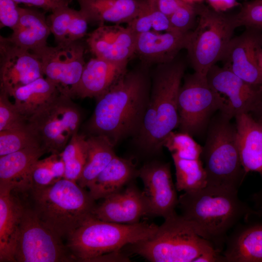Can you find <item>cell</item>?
Returning a JSON list of instances; mask_svg holds the SVG:
<instances>
[{"label":"cell","instance_id":"1","mask_svg":"<svg viewBox=\"0 0 262 262\" xmlns=\"http://www.w3.org/2000/svg\"><path fill=\"white\" fill-rule=\"evenodd\" d=\"M150 88L146 70H127L96 98V105L86 127L90 135L104 136L115 146L129 136H136L142 123Z\"/></svg>","mask_w":262,"mask_h":262},{"label":"cell","instance_id":"2","mask_svg":"<svg viewBox=\"0 0 262 262\" xmlns=\"http://www.w3.org/2000/svg\"><path fill=\"white\" fill-rule=\"evenodd\" d=\"M180 215L196 232L222 253L228 233L242 220L258 215L242 201L238 192L205 187L179 196Z\"/></svg>","mask_w":262,"mask_h":262},{"label":"cell","instance_id":"3","mask_svg":"<svg viewBox=\"0 0 262 262\" xmlns=\"http://www.w3.org/2000/svg\"><path fill=\"white\" fill-rule=\"evenodd\" d=\"M185 65L176 57L158 64L152 77L150 96L140 130L139 146L148 153L161 151L170 132L179 125L178 98Z\"/></svg>","mask_w":262,"mask_h":262},{"label":"cell","instance_id":"4","mask_svg":"<svg viewBox=\"0 0 262 262\" xmlns=\"http://www.w3.org/2000/svg\"><path fill=\"white\" fill-rule=\"evenodd\" d=\"M33 210L42 224L67 238L92 216L95 200L77 182L63 178L42 188H31Z\"/></svg>","mask_w":262,"mask_h":262},{"label":"cell","instance_id":"5","mask_svg":"<svg viewBox=\"0 0 262 262\" xmlns=\"http://www.w3.org/2000/svg\"><path fill=\"white\" fill-rule=\"evenodd\" d=\"M158 226L147 222H106L92 216L69 234L66 246L76 261L104 260L123 247L149 238Z\"/></svg>","mask_w":262,"mask_h":262},{"label":"cell","instance_id":"6","mask_svg":"<svg viewBox=\"0 0 262 262\" xmlns=\"http://www.w3.org/2000/svg\"><path fill=\"white\" fill-rule=\"evenodd\" d=\"M219 112L211 121L201 159L207 174V187L238 192L247 174L240 159L235 125Z\"/></svg>","mask_w":262,"mask_h":262},{"label":"cell","instance_id":"7","mask_svg":"<svg viewBox=\"0 0 262 262\" xmlns=\"http://www.w3.org/2000/svg\"><path fill=\"white\" fill-rule=\"evenodd\" d=\"M128 246L151 262H194L203 254L219 251L176 212L164 218L152 236Z\"/></svg>","mask_w":262,"mask_h":262},{"label":"cell","instance_id":"8","mask_svg":"<svg viewBox=\"0 0 262 262\" xmlns=\"http://www.w3.org/2000/svg\"><path fill=\"white\" fill-rule=\"evenodd\" d=\"M196 6L198 23L189 33L185 49L195 72L207 76L220 61L239 26L235 15H225L202 4Z\"/></svg>","mask_w":262,"mask_h":262},{"label":"cell","instance_id":"9","mask_svg":"<svg viewBox=\"0 0 262 262\" xmlns=\"http://www.w3.org/2000/svg\"><path fill=\"white\" fill-rule=\"evenodd\" d=\"M82 120L80 108L61 91L31 116L28 124L46 152L59 154L78 133Z\"/></svg>","mask_w":262,"mask_h":262},{"label":"cell","instance_id":"10","mask_svg":"<svg viewBox=\"0 0 262 262\" xmlns=\"http://www.w3.org/2000/svg\"><path fill=\"white\" fill-rule=\"evenodd\" d=\"M62 239L42 224L33 208L25 206L19 226L16 262L76 261Z\"/></svg>","mask_w":262,"mask_h":262},{"label":"cell","instance_id":"11","mask_svg":"<svg viewBox=\"0 0 262 262\" xmlns=\"http://www.w3.org/2000/svg\"><path fill=\"white\" fill-rule=\"evenodd\" d=\"M178 108L180 131L193 136L206 127L215 112L222 111L223 102L207 76L194 72L184 77L179 92Z\"/></svg>","mask_w":262,"mask_h":262},{"label":"cell","instance_id":"12","mask_svg":"<svg viewBox=\"0 0 262 262\" xmlns=\"http://www.w3.org/2000/svg\"><path fill=\"white\" fill-rule=\"evenodd\" d=\"M85 47L80 40L48 45L34 52L40 60L46 78L69 95L79 82L85 65Z\"/></svg>","mask_w":262,"mask_h":262},{"label":"cell","instance_id":"13","mask_svg":"<svg viewBox=\"0 0 262 262\" xmlns=\"http://www.w3.org/2000/svg\"><path fill=\"white\" fill-rule=\"evenodd\" d=\"M262 49V30L246 28L232 37L220 60L224 67L254 88L262 91V70L258 62Z\"/></svg>","mask_w":262,"mask_h":262},{"label":"cell","instance_id":"14","mask_svg":"<svg viewBox=\"0 0 262 262\" xmlns=\"http://www.w3.org/2000/svg\"><path fill=\"white\" fill-rule=\"evenodd\" d=\"M138 176L144 184L142 191L148 215L165 218L175 213L179 197L174 184L169 163L152 161L144 164Z\"/></svg>","mask_w":262,"mask_h":262},{"label":"cell","instance_id":"15","mask_svg":"<svg viewBox=\"0 0 262 262\" xmlns=\"http://www.w3.org/2000/svg\"><path fill=\"white\" fill-rule=\"evenodd\" d=\"M44 77L42 65L33 52L0 37V89L12 96L18 88Z\"/></svg>","mask_w":262,"mask_h":262},{"label":"cell","instance_id":"16","mask_svg":"<svg viewBox=\"0 0 262 262\" xmlns=\"http://www.w3.org/2000/svg\"><path fill=\"white\" fill-rule=\"evenodd\" d=\"M209 83L221 97L220 112L230 118L249 113L262 98V91L250 85L229 69L216 64L207 74Z\"/></svg>","mask_w":262,"mask_h":262},{"label":"cell","instance_id":"17","mask_svg":"<svg viewBox=\"0 0 262 262\" xmlns=\"http://www.w3.org/2000/svg\"><path fill=\"white\" fill-rule=\"evenodd\" d=\"M136 35L128 26L104 24L89 33L86 41L90 51L96 57L128 64L135 53Z\"/></svg>","mask_w":262,"mask_h":262},{"label":"cell","instance_id":"18","mask_svg":"<svg viewBox=\"0 0 262 262\" xmlns=\"http://www.w3.org/2000/svg\"><path fill=\"white\" fill-rule=\"evenodd\" d=\"M148 215L142 191L133 184L103 198L96 205L92 216L99 220L120 224H134Z\"/></svg>","mask_w":262,"mask_h":262},{"label":"cell","instance_id":"19","mask_svg":"<svg viewBox=\"0 0 262 262\" xmlns=\"http://www.w3.org/2000/svg\"><path fill=\"white\" fill-rule=\"evenodd\" d=\"M126 64L95 57L85 63L78 83L69 91L71 97L97 98L127 71Z\"/></svg>","mask_w":262,"mask_h":262},{"label":"cell","instance_id":"20","mask_svg":"<svg viewBox=\"0 0 262 262\" xmlns=\"http://www.w3.org/2000/svg\"><path fill=\"white\" fill-rule=\"evenodd\" d=\"M9 184H0V262H16L15 251L24 206Z\"/></svg>","mask_w":262,"mask_h":262},{"label":"cell","instance_id":"21","mask_svg":"<svg viewBox=\"0 0 262 262\" xmlns=\"http://www.w3.org/2000/svg\"><path fill=\"white\" fill-rule=\"evenodd\" d=\"M189 32L150 31L136 35L135 53L146 62L165 63L174 60L186 46Z\"/></svg>","mask_w":262,"mask_h":262},{"label":"cell","instance_id":"22","mask_svg":"<svg viewBox=\"0 0 262 262\" xmlns=\"http://www.w3.org/2000/svg\"><path fill=\"white\" fill-rule=\"evenodd\" d=\"M236 143L242 165L247 173L262 177V127L249 113L235 116Z\"/></svg>","mask_w":262,"mask_h":262},{"label":"cell","instance_id":"23","mask_svg":"<svg viewBox=\"0 0 262 262\" xmlns=\"http://www.w3.org/2000/svg\"><path fill=\"white\" fill-rule=\"evenodd\" d=\"M89 23L128 24L139 13L145 0H77Z\"/></svg>","mask_w":262,"mask_h":262},{"label":"cell","instance_id":"24","mask_svg":"<svg viewBox=\"0 0 262 262\" xmlns=\"http://www.w3.org/2000/svg\"><path fill=\"white\" fill-rule=\"evenodd\" d=\"M46 152L40 145L29 147L0 157V184L12 185L14 191H25L32 187V169Z\"/></svg>","mask_w":262,"mask_h":262},{"label":"cell","instance_id":"25","mask_svg":"<svg viewBox=\"0 0 262 262\" xmlns=\"http://www.w3.org/2000/svg\"><path fill=\"white\" fill-rule=\"evenodd\" d=\"M224 247L223 262H262V222L238 226Z\"/></svg>","mask_w":262,"mask_h":262},{"label":"cell","instance_id":"26","mask_svg":"<svg viewBox=\"0 0 262 262\" xmlns=\"http://www.w3.org/2000/svg\"><path fill=\"white\" fill-rule=\"evenodd\" d=\"M19 18L8 39L33 53L47 45L51 33L43 13L32 8L18 6Z\"/></svg>","mask_w":262,"mask_h":262},{"label":"cell","instance_id":"27","mask_svg":"<svg viewBox=\"0 0 262 262\" xmlns=\"http://www.w3.org/2000/svg\"><path fill=\"white\" fill-rule=\"evenodd\" d=\"M138 172L131 159L116 155L88 186V192L95 200L103 199L121 190L125 185L138 176Z\"/></svg>","mask_w":262,"mask_h":262},{"label":"cell","instance_id":"28","mask_svg":"<svg viewBox=\"0 0 262 262\" xmlns=\"http://www.w3.org/2000/svg\"><path fill=\"white\" fill-rule=\"evenodd\" d=\"M61 91L55 83L41 77L17 88L12 97L18 112L28 120Z\"/></svg>","mask_w":262,"mask_h":262},{"label":"cell","instance_id":"29","mask_svg":"<svg viewBox=\"0 0 262 262\" xmlns=\"http://www.w3.org/2000/svg\"><path fill=\"white\" fill-rule=\"evenodd\" d=\"M87 142L86 162L77 181L83 188L87 187L116 155L115 146L104 136L91 135L87 138Z\"/></svg>","mask_w":262,"mask_h":262},{"label":"cell","instance_id":"30","mask_svg":"<svg viewBox=\"0 0 262 262\" xmlns=\"http://www.w3.org/2000/svg\"><path fill=\"white\" fill-rule=\"evenodd\" d=\"M176 171L175 186L178 191L202 189L207 184V174L201 158H183L171 155Z\"/></svg>","mask_w":262,"mask_h":262},{"label":"cell","instance_id":"31","mask_svg":"<svg viewBox=\"0 0 262 262\" xmlns=\"http://www.w3.org/2000/svg\"><path fill=\"white\" fill-rule=\"evenodd\" d=\"M88 154L87 138L74 134L59 154L65 166L64 178L77 182L85 164Z\"/></svg>","mask_w":262,"mask_h":262},{"label":"cell","instance_id":"32","mask_svg":"<svg viewBox=\"0 0 262 262\" xmlns=\"http://www.w3.org/2000/svg\"><path fill=\"white\" fill-rule=\"evenodd\" d=\"M65 164L60 154H51L39 160L31 173V188H42L50 185L64 178Z\"/></svg>","mask_w":262,"mask_h":262},{"label":"cell","instance_id":"33","mask_svg":"<svg viewBox=\"0 0 262 262\" xmlns=\"http://www.w3.org/2000/svg\"><path fill=\"white\" fill-rule=\"evenodd\" d=\"M136 34L152 31L156 32L171 31L169 17L153 8L145 0L138 15L127 24Z\"/></svg>","mask_w":262,"mask_h":262},{"label":"cell","instance_id":"34","mask_svg":"<svg viewBox=\"0 0 262 262\" xmlns=\"http://www.w3.org/2000/svg\"><path fill=\"white\" fill-rule=\"evenodd\" d=\"M38 145V139L29 124L24 128L0 131V157Z\"/></svg>","mask_w":262,"mask_h":262},{"label":"cell","instance_id":"35","mask_svg":"<svg viewBox=\"0 0 262 262\" xmlns=\"http://www.w3.org/2000/svg\"><path fill=\"white\" fill-rule=\"evenodd\" d=\"M171 155L183 158H201L202 147L193 139V136L183 132L171 131L163 142Z\"/></svg>","mask_w":262,"mask_h":262},{"label":"cell","instance_id":"36","mask_svg":"<svg viewBox=\"0 0 262 262\" xmlns=\"http://www.w3.org/2000/svg\"><path fill=\"white\" fill-rule=\"evenodd\" d=\"M77 10L68 6L60 7L47 18L51 33L57 44L65 42Z\"/></svg>","mask_w":262,"mask_h":262},{"label":"cell","instance_id":"37","mask_svg":"<svg viewBox=\"0 0 262 262\" xmlns=\"http://www.w3.org/2000/svg\"><path fill=\"white\" fill-rule=\"evenodd\" d=\"M9 95L0 89V131L16 129L28 125V119L17 110Z\"/></svg>","mask_w":262,"mask_h":262},{"label":"cell","instance_id":"38","mask_svg":"<svg viewBox=\"0 0 262 262\" xmlns=\"http://www.w3.org/2000/svg\"><path fill=\"white\" fill-rule=\"evenodd\" d=\"M196 16V4L183 3L168 17L171 31L181 33L190 32Z\"/></svg>","mask_w":262,"mask_h":262},{"label":"cell","instance_id":"39","mask_svg":"<svg viewBox=\"0 0 262 262\" xmlns=\"http://www.w3.org/2000/svg\"><path fill=\"white\" fill-rule=\"evenodd\" d=\"M238 26L262 30V0L247 2L235 15Z\"/></svg>","mask_w":262,"mask_h":262},{"label":"cell","instance_id":"40","mask_svg":"<svg viewBox=\"0 0 262 262\" xmlns=\"http://www.w3.org/2000/svg\"><path fill=\"white\" fill-rule=\"evenodd\" d=\"M13 0H0V28L13 30L19 18L18 6Z\"/></svg>","mask_w":262,"mask_h":262},{"label":"cell","instance_id":"41","mask_svg":"<svg viewBox=\"0 0 262 262\" xmlns=\"http://www.w3.org/2000/svg\"><path fill=\"white\" fill-rule=\"evenodd\" d=\"M17 4L23 3L29 6L41 8L45 11H54L63 6H68L72 0H13Z\"/></svg>","mask_w":262,"mask_h":262},{"label":"cell","instance_id":"42","mask_svg":"<svg viewBox=\"0 0 262 262\" xmlns=\"http://www.w3.org/2000/svg\"><path fill=\"white\" fill-rule=\"evenodd\" d=\"M147 3L153 8L170 16L180 5L185 2L183 0H146Z\"/></svg>","mask_w":262,"mask_h":262},{"label":"cell","instance_id":"43","mask_svg":"<svg viewBox=\"0 0 262 262\" xmlns=\"http://www.w3.org/2000/svg\"><path fill=\"white\" fill-rule=\"evenodd\" d=\"M211 9L223 13L236 6L240 4L237 0H207Z\"/></svg>","mask_w":262,"mask_h":262},{"label":"cell","instance_id":"44","mask_svg":"<svg viewBox=\"0 0 262 262\" xmlns=\"http://www.w3.org/2000/svg\"><path fill=\"white\" fill-rule=\"evenodd\" d=\"M249 114L262 127V98Z\"/></svg>","mask_w":262,"mask_h":262},{"label":"cell","instance_id":"45","mask_svg":"<svg viewBox=\"0 0 262 262\" xmlns=\"http://www.w3.org/2000/svg\"><path fill=\"white\" fill-rule=\"evenodd\" d=\"M252 199L255 204V210L258 212L259 216L262 217V189L255 193Z\"/></svg>","mask_w":262,"mask_h":262},{"label":"cell","instance_id":"46","mask_svg":"<svg viewBox=\"0 0 262 262\" xmlns=\"http://www.w3.org/2000/svg\"><path fill=\"white\" fill-rule=\"evenodd\" d=\"M185 2L192 4H198L203 0H183Z\"/></svg>","mask_w":262,"mask_h":262},{"label":"cell","instance_id":"47","mask_svg":"<svg viewBox=\"0 0 262 262\" xmlns=\"http://www.w3.org/2000/svg\"><path fill=\"white\" fill-rule=\"evenodd\" d=\"M258 62L260 67L262 70V49L261 50L258 56Z\"/></svg>","mask_w":262,"mask_h":262},{"label":"cell","instance_id":"48","mask_svg":"<svg viewBox=\"0 0 262 262\" xmlns=\"http://www.w3.org/2000/svg\"></svg>","mask_w":262,"mask_h":262}]
</instances>
